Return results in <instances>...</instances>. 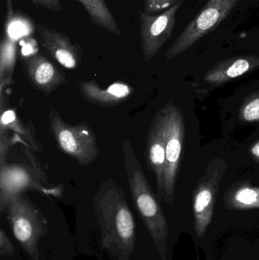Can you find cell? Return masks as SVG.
Returning <instances> with one entry per match:
<instances>
[{"mask_svg":"<svg viewBox=\"0 0 259 260\" xmlns=\"http://www.w3.org/2000/svg\"><path fill=\"white\" fill-rule=\"evenodd\" d=\"M36 30L43 47L59 65L69 70H76L80 66L82 47L72 42L66 34L44 23L36 24Z\"/></svg>","mask_w":259,"mask_h":260,"instance_id":"11","label":"cell"},{"mask_svg":"<svg viewBox=\"0 0 259 260\" xmlns=\"http://www.w3.org/2000/svg\"><path fill=\"white\" fill-rule=\"evenodd\" d=\"M259 68V56H237L221 61L208 70L204 81L211 86H219Z\"/></svg>","mask_w":259,"mask_h":260,"instance_id":"14","label":"cell"},{"mask_svg":"<svg viewBox=\"0 0 259 260\" xmlns=\"http://www.w3.org/2000/svg\"><path fill=\"white\" fill-rule=\"evenodd\" d=\"M50 129L59 149L82 167L92 164L100 154L95 133L85 122L65 123L55 108L49 112Z\"/></svg>","mask_w":259,"mask_h":260,"instance_id":"4","label":"cell"},{"mask_svg":"<svg viewBox=\"0 0 259 260\" xmlns=\"http://www.w3.org/2000/svg\"><path fill=\"white\" fill-rule=\"evenodd\" d=\"M0 132H14V134L18 135L25 141L30 148L38 152L42 151V147L36 139V131L31 123H23L14 110L9 109L6 107L0 108Z\"/></svg>","mask_w":259,"mask_h":260,"instance_id":"15","label":"cell"},{"mask_svg":"<svg viewBox=\"0 0 259 260\" xmlns=\"http://www.w3.org/2000/svg\"><path fill=\"white\" fill-rule=\"evenodd\" d=\"M9 26L4 24V35L0 43V85H9L13 80L18 45Z\"/></svg>","mask_w":259,"mask_h":260,"instance_id":"17","label":"cell"},{"mask_svg":"<svg viewBox=\"0 0 259 260\" xmlns=\"http://www.w3.org/2000/svg\"><path fill=\"white\" fill-rule=\"evenodd\" d=\"M125 169L134 209L147 229L161 260H170V228L161 202L150 183L129 139L123 143Z\"/></svg>","mask_w":259,"mask_h":260,"instance_id":"3","label":"cell"},{"mask_svg":"<svg viewBox=\"0 0 259 260\" xmlns=\"http://www.w3.org/2000/svg\"><path fill=\"white\" fill-rule=\"evenodd\" d=\"M0 260H25L3 218L0 220Z\"/></svg>","mask_w":259,"mask_h":260,"instance_id":"19","label":"cell"},{"mask_svg":"<svg viewBox=\"0 0 259 260\" xmlns=\"http://www.w3.org/2000/svg\"><path fill=\"white\" fill-rule=\"evenodd\" d=\"M22 62L32 86L45 94H51L67 82L65 74L41 53L24 56Z\"/></svg>","mask_w":259,"mask_h":260,"instance_id":"12","label":"cell"},{"mask_svg":"<svg viewBox=\"0 0 259 260\" xmlns=\"http://www.w3.org/2000/svg\"><path fill=\"white\" fill-rule=\"evenodd\" d=\"M250 154L252 158L259 164V141L251 147Z\"/></svg>","mask_w":259,"mask_h":260,"instance_id":"24","label":"cell"},{"mask_svg":"<svg viewBox=\"0 0 259 260\" xmlns=\"http://www.w3.org/2000/svg\"><path fill=\"white\" fill-rule=\"evenodd\" d=\"M13 0H6V15L5 20H12L15 18Z\"/></svg>","mask_w":259,"mask_h":260,"instance_id":"23","label":"cell"},{"mask_svg":"<svg viewBox=\"0 0 259 260\" xmlns=\"http://www.w3.org/2000/svg\"><path fill=\"white\" fill-rule=\"evenodd\" d=\"M25 260H75L74 235L65 217L24 193L15 196L0 212Z\"/></svg>","mask_w":259,"mask_h":260,"instance_id":"2","label":"cell"},{"mask_svg":"<svg viewBox=\"0 0 259 260\" xmlns=\"http://www.w3.org/2000/svg\"><path fill=\"white\" fill-rule=\"evenodd\" d=\"M240 118L248 123H259V91L248 98L242 105Z\"/></svg>","mask_w":259,"mask_h":260,"instance_id":"20","label":"cell"},{"mask_svg":"<svg viewBox=\"0 0 259 260\" xmlns=\"http://www.w3.org/2000/svg\"><path fill=\"white\" fill-rule=\"evenodd\" d=\"M228 168L226 161L214 158L209 162L199 180L193 195L194 229L196 235L202 238L212 220L214 205L220 181Z\"/></svg>","mask_w":259,"mask_h":260,"instance_id":"7","label":"cell"},{"mask_svg":"<svg viewBox=\"0 0 259 260\" xmlns=\"http://www.w3.org/2000/svg\"><path fill=\"white\" fill-rule=\"evenodd\" d=\"M225 203L234 210L259 209V187L248 183L231 186L225 193Z\"/></svg>","mask_w":259,"mask_h":260,"instance_id":"16","label":"cell"},{"mask_svg":"<svg viewBox=\"0 0 259 260\" xmlns=\"http://www.w3.org/2000/svg\"><path fill=\"white\" fill-rule=\"evenodd\" d=\"M179 0H144L143 11L147 14L163 12L174 6Z\"/></svg>","mask_w":259,"mask_h":260,"instance_id":"21","label":"cell"},{"mask_svg":"<svg viewBox=\"0 0 259 260\" xmlns=\"http://www.w3.org/2000/svg\"><path fill=\"white\" fill-rule=\"evenodd\" d=\"M35 190L47 196L62 198V186L50 188L40 180L32 167L23 164H0V212L15 196Z\"/></svg>","mask_w":259,"mask_h":260,"instance_id":"8","label":"cell"},{"mask_svg":"<svg viewBox=\"0 0 259 260\" xmlns=\"http://www.w3.org/2000/svg\"><path fill=\"white\" fill-rule=\"evenodd\" d=\"M240 0H208L199 14L182 30L166 53L169 61L191 48L214 30L235 9Z\"/></svg>","mask_w":259,"mask_h":260,"instance_id":"6","label":"cell"},{"mask_svg":"<svg viewBox=\"0 0 259 260\" xmlns=\"http://www.w3.org/2000/svg\"><path fill=\"white\" fill-rule=\"evenodd\" d=\"M79 90L82 99L100 108L120 105L126 102L135 91V88L126 82H114L107 88H102L95 80L81 82L79 84Z\"/></svg>","mask_w":259,"mask_h":260,"instance_id":"13","label":"cell"},{"mask_svg":"<svg viewBox=\"0 0 259 260\" xmlns=\"http://www.w3.org/2000/svg\"><path fill=\"white\" fill-rule=\"evenodd\" d=\"M165 117V170L164 193L162 203L172 206L180 165L185 136V121L182 110L170 102L163 107Z\"/></svg>","mask_w":259,"mask_h":260,"instance_id":"5","label":"cell"},{"mask_svg":"<svg viewBox=\"0 0 259 260\" xmlns=\"http://www.w3.org/2000/svg\"><path fill=\"white\" fill-rule=\"evenodd\" d=\"M144 158L147 168L155 174L157 197L163 201L165 170V117L163 108L154 116L147 132Z\"/></svg>","mask_w":259,"mask_h":260,"instance_id":"10","label":"cell"},{"mask_svg":"<svg viewBox=\"0 0 259 260\" xmlns=\"http://www.w3.org/2000/svg\"><path fill=\"white\" fill-rule=\"evenodd\" d=\"M30 3L36 7L43 8L46 10L51 11L56 13L63 11L60 0H28Z\"/></svg>","mask_w":259,"mask_h":260,"instance_id":"22","label":"cell"},{"mask_svg":"<svg viewBox=\"0 0 259 260\" xmlns=\"http://www.w3.org/2000/svg\"><path fill=\"white\" fill-rule=\"evenodd\" d=\"M74 235L78 256L96 260H161L153 241L114 180L100 183L79 212Z\"/></svg>","mask_w":259,"mask_h":260,"instance_id":"1","label":"cell"},{"mask_svg":"<svg viewBox=\"0 0 259 260\" xmlns=\"http://www.w3.org/2000/svg\"><path fill=\"white\" fill-rule=\"evenodd\" d=\"M80 3L89 15L93 24L117 37L122 36V31L116 18L105 0H76Z\"/></svg>","mask_w":259,"mask_h":260,"instance_id":"18","label":"cell"},{"mask_svg":"<svg viewBox=\"0 0 259 260\" xmlns=\"http://www.w3.org/2000/svg\"><path fill=\"white\" fill-rule=\"evenodd\" d=\"M183 0L161 12L152 15L143 10L138 12L140 21V38L144 61L153 59L164 44L171 38L176 24V15Z\"/></svg>","mask_w":259,"mask_h":260,"instance_id":"9","label":"cell"}]
</instances>
